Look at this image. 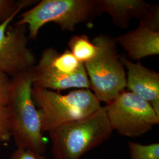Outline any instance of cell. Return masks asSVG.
I'll return each mask as SVG.
<instances>
[{
    "label": "cell",
    "mask_w": 159,
    "mask_h": 159,
    "mask_svg": "<svg viewBox=\"0 0 159 159\" xmlns=\"http://www.w3.org/2000/svg\"><path fill=\"white\" fill-rule=\"evenodd\" d=\"M32 70L12 78L11 96L7 107L12 137L17 148L30 149L44 154L47 142L42 131L40 113L31 95Z\"/></svg>",
    "instance_id": "obj_1"
},
{
    "label": "cell",
    "mask_w": 159,
    "mask_h": 159,
    "mask_svg": "<svg viewBox=\"0 0 159 159\" xmlns=\"http://www.w3.org/2000/svg\"><path fill=\"white\" fill-rule=\"evenodd\" d=\"M113 129L105 106L84 118L66 123L50 131L54 159H80L111 136Z\"/></svg>",
    "instance_id": "obj_2"
},
{
    "label": "cell",
    "mask_w": 159,
    "mask_h": 159,
    "mask_svg": "<svg viewBox=\"0 0 159 159\" xmlns=\"http://www.w3.org/2000/svg\"><path fill=\"white\" fill-rule=\"evenodd\" d=\"M31 95L39 108L43 133L89 116L102 107L100 101L90 89L75 90L63 95L33 85Z\"/></svg>",
    "instance_id": "obj_3"
},
{
    "label": "cell",
    "mask_w": 159,
    "mask_h": 159,
    "mask_svg": "<svg viewBox=\"0 0 159 159\" xmlns=\"http://www.w3.org/2000/svg\"><path fill=\"white\" fill-rule=\"evenodd\" d=\"M97 15L96 0H42L22 13L14 24L26 25L29 39L35 40L47 23L57 24L63 31L73 32L78 25Z\"/></svg>",
    "instance_id": "obj_4"
},
{
    "label": "cell",
    "mask_w": 159,
    "mask_h": 159,
    "mask_svg": "<svg viewBox=\"0 0 159 159\" xmlns=\"http://www.w3.org/2000/svg\"><path fill=\"white\" fill-rule=\"evenodd\" d=\"M92 42L97 48L95 58L84 64L90 89L100 102H111L126 87L125 67L118 54L116 39L107 34L96 36Z\"/></svg>",
    "instance_id": "obj_5"
},
{
    "label": "cell",
    "mask_w": 159,
    "mask_h": 159,
    "mask_svg": "<svg viewBox=\"0 0 159 159\" xmlns=\"http://www.w3.org/2000/svg\"><path fill=\"white\" fill-rule=\"evenodd\" d=\"M105 107L113 130L123 136H142L159 124L150 104L130 91L121 92Z\"/></svg>",
    "instance_id": "obj_6"
},
{
    "label": "cell",
    "mask_w": 159,
    "mask_h": 159,
    "mask_svg": "<svg viewBox=\"0 0 159 159\" xmlns=\"http://www.w3.org/2000/svg\"><path fill=\"white\" fill-rule=\"evenodd\" d=\"M21 11L0 25V73L12 78L34 68L37 59L28 47L27 26L10 24Z\"/></svg>",
    "instance_id": "obj_7"
},
{
    "label": "cell",
    "mask_w": 159,
    "mask_h": 159,
    "mask_svg": "<svg viewBox=\"0 0 159 159\" xmlns=\"http://www.w3.org/2000/svg\"><path fill=\"white\" fill-rule=\"evenodd\" d=\"M140 20L136 29L116 39L117 44L124 48L132 60L159 54V5H152Z\"/></svg>",
    "instance_id": "obj_8"
},
{
    "label": "cell",
    "mask_w": 159,
    "mask_h": 159,
    "mask_svg": "<svg viewBox=\"0 0 159 159\" xmlns=\"http://www.w3.org/2000/svg\"><path fill=\"white\" fill-rule=\"evenodd\" d=\"M120 60L127 70L126 87L130 92L150 104L159 116V73L143 66L134 63L125 56Z\"/></svg>",
    "instance_id": "obj_9"
},
{
    "label": "cell",
    "mask_w": 159,
    "mask_h": 159,
    "mask_svg": "<svg viewBox=\"0 0 159 159\" xmlns=\"http://www.w3.org/2000/svg\"><path fill=\"white\" fill-rule=\"evenodd\" d=\"M32 72L33 85L43 89L50 90L90 89V83L84 67L75 74H64L54 68L43 54H41Z\"/></svg>",
    "instance_id": "obj_10"
},
{
    "label": "cell",
    "mask_w": 159,
    "mask_h": 159,
    "mask_svg": "<svg viewBox=\"0 0 159 159\" xmlns=\"http://www.w3.org/2000/svg\"><path fill=\"white\" fill-rule=\"evenodd\" d=\"M99 15L105 12L110 16L112 23L121 29H127L131 20L142 19L152 4L143 0H96Z\"/></svg>",
    "instance_id": "obj_11"
},
{
    "label": "cell",
    "mask_w": 159,
    "mask_h": 159,
    "mask_svg": "<svg viewBox=\"0 0 159 159\" xmlns=\"http://www.w3.org/2000/svg\"><path fill=\"white\" fill-rule=\"evenodd\" d=\"M68 50L74 57L83 64L93 60L97 54V48L85 34L74 35L68 43Z\"/></svg>",
    "instance_id": "obj_12"
},
{
    "label": "cell",
    "mask_w": 159,
    "mask_h": 159,
    "mask_svg": "<svg viewBox=\"0 0 159 159\" xmlns=\"http://www.w3.org/2000/svg\"><path fill=\"white\" fill-rule=\"evenodd\" d=\"M130 159H159V143L142 144L129 142Z\"/></svg>",
    "instance_id": "obj_13"
},
{
    "label": "cell",
    "mask_w": 159,
    "mask_h": 159,
    "mask_svg": "<svg viewBox=\"0 0 159 159\" xmlns=\"http://www.w3.org/2000/svg\"><path fill=\"white\" fill-rule=\"evenodd\" d=\"M34 0H0V25L15 12L21 11L25 7L38 2Z\"/></svg>",
    "instance_id": "obj_14"
},
{
    "label": "cell",
    "mask_w": 159,
    "mask_h": 159,
    "mask_svg": "<svg viewBox=\"0 0 159 159\" xmlns=\"http://www.w3.org/2000/svg\"><path fill=\"white\" fill-rule=\"evenodd\" d=\"M11 138L8 109L7 106L0 105V145L7 143Z\"/></svg>",
    "instance_id": "obj_15"
},
{
    "label": "cell",
    "mask_w": 159,
    "mask_h": 159,
    "mask_svg": "<svg viewBox=\"0 0 159 159\" xmlns=\"http://www.w3.org/2000/svg\"><path fill=\"white\" fill-rule=\"evenodd\" d=\"M12 79L7 74L0 73V105L7 106L10 99Z\"/></svg>",
    "instance_id": "obj_16"
},
{
    "label": "cell",
    "mask_w": 159,
    "mask_h": 159,
    "mask_svg": "<svg viewBox=\"0 0 159 159\" xmlns=\"http://www.w3.org/2000/svg\"><path fill=\"white\" fill-rule=\"evenodd\" d=\"M10 159H47L44 154H40L30 149L17 148L12 153Z\"/></svg>",
    "instance_id": "obj_17"
}]
</instances>
